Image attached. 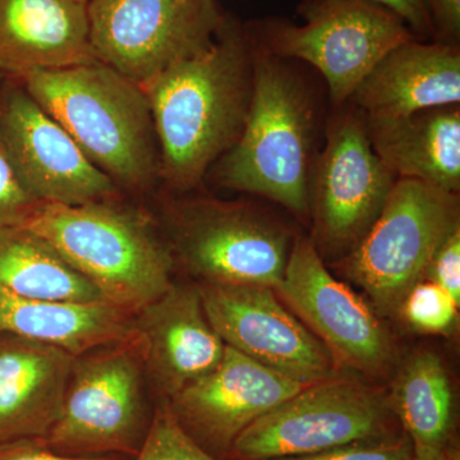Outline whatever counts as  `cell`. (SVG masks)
Returning <instances> with one entry per match:
<instances>
[{"instance_id":"14","label":"cell","mask_w":460,"mask_h":460,"mask_svg":"<svg viewBox=\"0 0 460 460\" xmlns=\"http://www.w3.org/2000/svg\"><path fill=\"white\" fill-rule=\"evenodd\" d=\"M277 290L345 365L377 375L392 362L386 330L358 296L330 274L311 239L293 241Z\"/></svg>"},{"instance_id":"30","label":"cell","mask_w":460,"mask_h":460,"mask_svg":"<svg viewBox=\"0 0 460 460\" xmlns=\"http://www.w3.org/2000/svg\"><path fill=\"white\" fill-rule=\"evenodd\" d=\"M323 2V0H307V3ZM372 3L389 9L396 14L411 31L420 36L434 35L435 29L429 14L428 0H370Z\"/></svg>"},{"instance_id":"34","label":"cell","mask_w":460,"mask_h":460,"mask_svg":"<svg viewBox=\"0 0 460 460\" xmlns=\"http://www.w3.org/2000/svg\"><path fill=\"white\" fill-rule=\"evenodd\" d=\"M3 77H4V75L0 74V80H2Z\"/></svg>"},{"instance_id":"22","label":"cell","mask_w":460,"mask_h":460,"mask_svg":"<svg viewBox=\"0 0 460 460\" xmlns=\"http://www.w3.org/2000/svg\"><path fill=\"white\" fill-rule=\"evenodd\" d=\"M389 404L410 436L414 456L435 460L453 456L447 452L454 423L452 385L435 353L411 354L398 372Z\"/></svg>"},{"instance_id":"25","label":"cell","mask_w":460,"mask_h":460,"mask_svg":"<svg viewBox=\"0 0 460 460\" xmlns=\"http://www.w3.org/2000/svg\"><path fill=\"white\" fill-rule=\"evenodd\" d=\"M459 305L434 281H419L402 302L401 313L414 329L444 334L453 328Z\"/></svg>"},{"instance_id":"13","label":"cell","mask_w":460,"mask_h":460,"mask_svg":"<svg viewBox=\"0 0 460 460\" xmlns=\"http://www.w3.org/2000/svg\"><path fill=\"white\" fill-rule=\"evenodd\" d=\"M199 289L206 316L228 347L305 385L332 376V354L271 288L202 284Z\"/></svg>"},{"instance_id":"24","label":"cell","mask_w":460,"mask_h":460,"mask_svg":"<svg viewBox=\"0 0 460 460\" xmlns=\"http://www.w3.org/2000/svg\"><path fill=\"white\" fill-rule=\"evenodd\" d=\"M136 460H217L181 428L168 401L157 405Z\"/></svg>"},{"instance_id":"20","label":"cell","mask_w":460,"mask_h":460,"mask_svg":"<svg viewBox=\"0 0 460 460\" xmlns=\"http://www.w3.org/2000/svg\"><path fill=\"white\" fill-rule=\"evenodd\" d=\"M366 122L375 153L396 177L459 192V104Z\"/></svg>"},{"instance_id":"23","label":"cell","mask_w":460,"mask_h":460,"mask_svg":"<svg viewBox=\"0 0 460 460\" xmlns=\"http://www.w3.org/2000/svg\"><path fill=\"white\" fill-rule=\"evenodd\" d=\"M0 286L14 295L41 301L107 302L98 288L75 270L56 248L25 226L0 229Z\"/></svg>"},{"instance_id":"32","label":"cell","mask_w":460,"mask_h":460,"mask_svg":"<svg viewBox=\"0 0 460 460\" xmlns=\"http://www.w3.org/2000/svg\"><path fill=\"white\" fill-rule=\"evenodd\" d=\"M408 460H429V459H420V458H417V456H411V458ZM435 460H456V456H445V458L435 459Z\"/></svg>"},{"instance_id":"33","label":"cell","mask_w":460,"mask_h":460,"mask_svg":"<svg viewBox=\"0 0 460 460\" xmlns=\"http://www.w3.org/2000/svg\"><path fill=\"white\" fill-rule=\"evenodd\" d=\"M78 2L84 3V4H87V3L90 2V0H78Z\"/></svg>"},{"instance_id":"10","label":"cell","mask_w":460,"mask_h":460,"mask_svg":"<svg viewBox=\"0 0 460 460\" xmlns=\"http://www.w3.org/2000/svg\"><path fill=\"white\" fill-rule=\"evenodd\" d=\"M172 251L204 284L277 289L292 250L289 232L250 206L196 201L172 222Z\"/></svg>"},{"instance_id":"1","label":"cell","mask_w":460,"mask_h":460,"mask_svg":"<svg viewBox=\"0 0 460 460\" xmlns=\"http://www.w3.org/2000/svg\"><path fill=\"white\" fill-rule=\"evenodd\" d=\"M253 50L226 18L208 49L169 66L145 87L160 171L175 189L196 186L238 141L252 98Z\"/></svg>"},{"instance_id":"19","label":"cell","mask_w":460,"mask_h":460,"mask_svg":"<svg viewBox=\"0 0 460 460\" xmlns=\"http://www.w3.org/2000/svg\"><path fill=\"white\" fill-rule=\"evenodd\" d=\"M96 62L87 4L78 0H0V74Z\"/></svg>"},{"instance_id":"9","label":"cell","mask_w":460,"mask_h":460,"mask_svg":"<svg viewBox=\"0 0 460 460\" xmlns=\"http://www.w3.org/2000/svg\"><path fill=\"white\" fill-rule=\"evenodd\" d=\"M305 9V25L269 26L263 50L314 66L337 107L349 102L381 58L414 39L401 18L370 0H323Z\"/></svg>"},{"instance_id":"16","label":"cell","mask_w":460,"mask_h":460,"mask_svg":"<svg viewBox=\"0 0 460 460\" xmlns=\"http://www.w3.org/2000/svg\"><path fill=\"white\" fill-rule=\"evenodd\" d=\"M146 380L171 399L222 362L226 343L202 305L199 288L172 287L135 314Z\"/></svg>"},{"instance_id":"4","label":"cell","mask_w":460,"mask_h":460,"mask_svg":"<svg viewBox=\"0 0 460 460\" xmlns=\"http://www.w3.org/2000/svg\"><path fill=\"white\" fill-rule=\"evenodd\" d=\"M25 226L56 248L108 304L129 313H138L172 287V250L136 211L109 201L40 202Z\"/></svg>"},{"instance_id":"17","label":"cell","mask_w":460,"mask_h":460,"mask_svg":"<svg viewBox=\"0 0 460 460\" xmlns=\"http://www.w3.org/2000/svg\"><path fill=\"white\" fill-rule=\"evenodd\" d=\"M75 356L0 335V444L42 438L59 419Z\"/></svg>"},{"instance_id":"26","label":"cell","mask_w":460,"mask_h":460,"mask_svg":"<svg viewBox=\"0 0 460 460\" xmlns=\"http://www.w3.org/2000/svg\"><path fill=\"white\" fill-rule=\"evenodd\" d=\"M413 447L408 438H381L343 445L310 456H287L271 460H408Z\"/></svg>"},{"instance_id":"29","label":"cell","mask_w":460,"mask_h":460,"mask_svg":"<svg viewBox=\"0 0 460 460\" xmlns=\"http://www.w3.org/2000/svg\"><path fill=\"white\" fill-rule=\"evenodd\" d=\"M0 460H127L126 456H75L54 452L38 438L0 444Z\"/></svg>"},{"instance_id":"5","label":"cell","mask_w":460,"mask_h":460,"mask_svg":"<svg viewBox=\"0 0 460 460\" xmlns=\"http://www.w3.org/2000/svg\"><path fill=\"white\" fill-rule=\"evenodd\" d=\"M146 381L138 337L75 356L59 419L38 440L66 456H137Z\"/></svg>"},{"instance_id":"18","label":"cell","mask_w":460,"mask_h":460,"mask_svg":"<svg viewBox=\"0 0 460 460\" xmlns=\"http://www.w3.org/2000/svg\"><path fill=\"white\" fill-rule=\"evenodd\" d=\"M349 102L368 118L401 117L422 109L458 105V47L416 39L396 45L363 78Z\"/></svg>"},{"instance_id":"2","label":"cell","mask_w":460,"mask_h":460,"mask_svg":"<svg viewBox=\"0 0 460 460\" xmlns=\"http://www.w3.org/2000/svg\"><path fill=\"white\" fill-rule=\"evenodd\" d=\"M25 90L114 183L141 189L160 168L146 93L104 63L33 71Z\"/></svg>"},{"instance_id":"27","label":"cell","mask_w":460,"mask_h":460,"mask_svg":"<svg viewBox=\"0 0 460 460\" xmlns=\"http://www.w3.org/2000/svg\"><path fill=\"white\" fill-rule=\"evenodd\" d=\"M39 204L21 186L0 148V229L26 226Z\"/></svg>"},{"instance_id":"21","label":"cell","mask_w":460,"mask_h":460,"mask_svg":"<svg viewBox=\"0 0 460 460\" xmlns=\"http://www.w3.org/2000/svg\"><path fill=\"white\" fill-rule=\"evenodd\" d=\"M0 335L54 345L74 356L137 337L135 314L107 302L25 298L0 286Z\"/></svg>"},{"instance_id":"31","label":"cell","mask_w":460,"mask_h":460,"mask_svg":"<svg viewBox=\"0 0 460 460\" xmlns=\"http://www.w3.org/2000/svg\"><path fill=\"white\" fill-rule=\"evenodd\" d=\"M428 5L441 42L456 45L460 36V0H428Z\"/></svg>"},{"instance_id":"3","label":"cell","mask_w":460,"mask_h":460,"mask_svg":"<svg viewBox=\"0 0 460 460\" xmlns=\"http://www.w3.org/2000/svg\"><path fill=\"white\" fill-rule=\"evenodd\" d=\"M313 93L281 58L253 50L252 98L243 131L217 166L224 187L262 196L299 217L310 211Z\"/></svg>"},{"instance_id":"11","label":"cell","mask_w":460,"mask_h":460,"mask_svg":"<svg viewBox=\"0 0 460 460\" xmlns=\"http://www.w3.org/2000/svg\"><path fill=\"white\" fill-rule=\"evenodd\" d=\"M396 180L372 147L366 115L354 105L338 114L311 177L319 253L347 256L376 222Z\"/></svg>"},{"instance_id":"7","label":"cell","mask_w":460,"mask_h":460,"mask_svg":"<svg viewBox=\"0 0 460 460\" xmlns=\"http://www.w3.org/2000/svg\"><path fill=\"white\" fill-rule=\"evenodd\" d=\"M96 60L142 89L213 44L226 17L215 0H90Z\"/></svg>"},{"instance_id":"28","label":"cell","mask_w":460,"mask_h":460,"mask_svg":"<svg viewBox=\"0 0 460 460\" xmlns=\"http://www.w3.org/2000/svg\"><path fill=\"white\" fill-rule=\"evenodd\" d=\"M423 279L434 281L460 305V228L454 230L438 248Z\"/></svg>"},{"instance_id":"6","label":"cell","mask_w":460,"mask_h":460,"mask_svg":"<svg viewBox=\"0 0 460 460\" xmlns=\"http://www.w3.org/2000/svg\"><path fill=\"white\" fill-rule=\"evenodd\" d=\"M458 228V193L398 178L376 222L345 256V268L381 314L401 313L438 248Z\"/></svg>"},{"instance_id":"8","label":"cell","mask_w":460,"mask_h":460,"mask_svg":"<svg viewBox=\"0 0 460 460\" xmlns=\"http://www.w3.org/2000/svg\"><path fill=\"white\" fill-rule=\"evenodd\" d=\"M390 410L374 387L329 377L253 420L230 452L243 460H271L386 438Z\"/></svg>"},{"instance_id":"12","label":"cell","mask_w":460,"mask_h":460,"mask_svg":"<svg viewBox=\"0 0 460 460\" xmlns=\"http://www.w3.org/2000/svg\"><path fill=\"white\" fill-rule=\"evenodd\" d=\"M0 148L21 186L41 204L109 201L117 192L113 180L25 89L0 93Z\"/></svg>"},{"instance_id":"15","label":"cell","mask_w":460,"mask_h":460,"mask_svg":"<svg viewBox=\"0 0 460 460\" xmlns=\"http://www.w3.org/2000/svg\"><path fill=\"white\" fill-rule=\"evenodd\" d=\"M305 386L226 345L215 370L184 386L168 402L196 443L205 450L226 452L253 420Z\"/></svg>"}]
</instances>
